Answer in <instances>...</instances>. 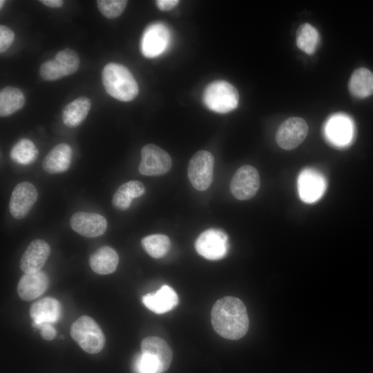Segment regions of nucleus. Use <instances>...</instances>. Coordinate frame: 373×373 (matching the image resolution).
Here are the masks:
<instances>
[{
    "label": "nucleus",
    "instance_id": "29",
    "mask_svg": "<svg viewBox=\"0 0 373 373\" xmlns=\"http://www.w3.org/2000/svg\"><path fill=\"white\" fill-rule=\"evenodd\" d=\"M54 59L64 76L70 75L76 72L79 66V56L76 52L69 48L57 52Z\"/></svg>",
    "mask_w": 373,
    "mask_h": 373
},
{
    "label": "nucleus",
    "instance_id": "31",
    "mask_svg": "<svg viewBox=\"0 0 373 373\" xmlns=\"http://www.w3.org/2000/svg\"><path fill=\"white\" fill-rule=\"evenodd\" d=\"M127 3L128 1L124 0H98L97 1L100 12L108 19L120 16L124 11Z\"/></svg>",
    "mask_w": 373,
    "mask_h": 373
},
{
    "label": "nucleus",
    "instance_id": "37",
    "mask_svg": "<svg viewBox=\"0 0 373 373\" xmlns=\"http://www.w3.org/2000/svg\"><path fill=\"white\" fill-rule=\"evenodd\" d=\"M4 3H5L4 0H1L0 1V8H2V6L4 4Z\"/></svg>",
    "mask_w": 373,
    "mask_h": 373
},
{
    "label": "nucleus",
    "instance_id": "1",
    "mask_svg": "<svg viewBox=\"0 0 373 373\" xmlns=\"http://www.w3.org/2000/svg\"><path fill=\"white\" fill-rule=\"evenodd\" d=\"M211 318L214 330L227 339H240L249 329L247 309L236 297L226 296L217 300L212 307Z\"/></svg>",
    "mask_w": 373,
    "mask_h": 373
},
{
    "label": "nucleus",
    "instance_id": "5",
    "mask_svg": "<svg viewBox=\"0 0 373 373\" xmlns=\"http://www.w3.org/2000/svg\"><path fill=\"white\" fill-rule=\"evenodd\" d=\"M214 158L207 151H199L191 158L188 166V178L192 186L198 191L207 190L213 178Z\"/></svg>",
    "mask_w": 373,
    "mask_h": 373
},
{
    "label": "nucleus",
    "instance_id": "11",
    "mask_svg": "<svg viewBox=\"0 0 373 373\" xmlns=\"http://www.w3.org/2000/svg\"><path fill=\"white\" fill-rule=\"evenodd\" d=\"M308 126L301 117H293L285 120L278 127L276 140L278 146L285 150L298 146L305 139Z\"/></svg>",
    "mask_w": 373,
    "mask_h": 373
},
{
    "label": "nucleus",
    "instance_id": "13",
    "mask_svg": "<svg viewBox=\"0 0 373 373\" xmlns=\"http://www.w3.org/2000/svg\"><path fill=\"white\" fill-rule=\"evenodd\" d=\"M71 228L77 233L88 238L103 235L107 228L106 218L95 213L78 211L70 219Z\"/></svg>",
    "mask_w": 373,
    "mask_h": 373
},
{
    "label": "nucleus",
    "instance_id": "25",
    "mask_svg": "<svg viewBox=\"0 0 373 373\" xmlns=\"http://www.w3.org/2000/svg\"><path fill=\"white\" fill-rule=\"evenodd\" d=\"M142 352L155 356L163 364L166 370L170 367L173 354L167 343L157 336H149L141 343Z\"/></svg>",
    "mask_w": 373,
    "mask_h": 373
},
{
    "label": "nucleus",
    "instance_id": "12",
    "mask_svg": "<svg viewBox=\"0 0 373 373\" xmlns=\"http://www.w3.org/2000/svg\"><path fill=\"white\" fill-rule=\"evenodd\" d=\"M35 186L28 182L19 183L13 189L9 203V210L16 219L26 217L37 200Z\"/></svg>",
    "mask_w": 373,
    "mask_h": 373
},
{
    "label": "nucleus",
    "instance_id": "9",
    "mask_svg": "<svg viewBox=\"0 0 373 373\" xmlns=\"http://www.w3.org/2000/svg\"><path fill=\"white\" fill-rule=\"evenodd\" d=\"M260 184L256 169L251 165H243L236 171L231 180V193L238 200H249L256 194Z\"/></svg>",
    "mask_w": 373,
    "mask_h": 373
},
{
    "label": "nucleus",
    "instance_id": "27",
    "mask_svg": "<svg viewBox=\"0 0 373 373\" xmlns=\"http://www.w3.org/2000/svg\"><path fill=\"white\" fill-rule=\"evenodd\" d=\"M38 153V150L34 143L28 139L23 138L12 146L10 156L15 162L21 165H28L37 159Z\"/></svg>",
    "mask_w": 373,
    "mask_h": 373
},
{
    "label": "nucleus",
    "instance_id": "36",
    "mask_svg": "<svg viewBox=\"0 0 373 373\" xmlns=\"http://www.w3.org/2000/svg\"><path fill=\"white\" fill-rule=\"evenodd\" d=\"M40 2L46 6L57 8L61 7L64 3L61 0H41Z\"/></svg>",
    "mask_w": 373,
    "mask_h": 373
},
{
    "label": "nucleus",
    "instance_id": "10",
    "mask_svg": "<svg viewBox=\"0 0 373 373\" xmlns=\"http://www.w3.org/2000/svg\"><path fill=\"white\" fill-rule=\"evenodd\" d=\"M324 131L326 138L330 143L337 146H346L354 138L353 120L343 113L332 115L327 120Z\"/></svg>",
    "mask_w": 373,
    "mask_h": 373
},
{
    "label": "nucleus",
    "instance_id": "16",
    "mask_svg": "<svg viewBox=\"0 0 373 373\" xmlns=\"http://www.w3.org/2000/svg\"><path fill=\"white\" fill-rule=\"evenodd\" d=\"M142 303L153 312L162 314L173 309L178 303L175 291L169 285H162L160 289L142 296Z\"/></svg>",
    "mask_w": 373,
    "mask_h": 373
},
{
    "label": "nucleus",
    "instance_id": "19",
    "mask_svg": "<svg viewBox=\"0 0 373 373\" xmlns=\"http://www.w3.org/2000/svg\"><path fill=\"white\" fill-rule=\"evenodd\" d=\"M60 315V303L57 299L51 297L44 298L37 301L30 308V316L33 320V327L44 323H55Z\"/></svg>",
    "mask_w": 373,
    "mask_h": 373
},
{
    "label": "nucleus",
    "instance_id": "23",
    "mask_svg": "<svg viewBox=\"0 0 373 373\" xmlns=\"http://www.w3.org/2000/svg\"><path fill=\"white\" fill-rule=\"evenodd\" d=\"M348 88L351 95L363 99L373 94V73L365 68H360L352 74Z\"/></svg>",
    "mask_w": 373,
    "mask_h": 373
},
{
    "label": "nucleus",
    "instance_id": "8",
    "mask_svg": "<svg viewBox=\"0 0 373 373\" xmlns=\"http://www.w3.org/2000/svg\"><path fill=\"white\" fill-rule=\"evenodd\" d=\"M172 160L169 153L153 144L144 146L141 150L139 172L148 176H157L166 173L171 169Z\"/></svg>",
    "mask_w": 373,
    "mask_h": 373
},
{
    "label": "nucleus",
    "instance_id": "30",
    "mask_svg": "<svg viewBox=\"0 0 373 373\" xmlns=\"http://www.w3.org/2000/svg\"><path fill=\"white\" fill-rule=\"evenodd\" d=\"M137 373H162L166 370L154 355L142 352L135 361Z\"/></svg>",
    "mask_w": 373,
    "mask_h": 373
},
{
    "label": "nucleus",
    "instance_id": "3",
    "mask_svg": "<svg viewBox=\"0 0 373 373\" xmlns=\"http://www.w3.org/2000/svg\"><path fill=\"white\" fill-rule=\"evenodd\" d=\"M70 336L86 352L97 354L104 347V334L95 321L88 316H82L73 323Z\"/></svg>",
    "mask_w": 373,
    "mask_h": 373
},
{
    "label": "nucleus",
    "instance_id": "34",
    "mask_svg": "<svg viewBox=\"0 0 373 373\" xmlns=\"http://www.w3.org/2000/svg\"><path fill=\"white\" fill-rule=\"evenodd\" d=\"M40 329L42 338L46 341H51L56 336V330L52 323H44L35 326Z\"/></svg>",
    "mask_w": 373,
    "mask_h": 373
},
{
    "label": "nucleus",
    "instance_id": "33",
    "mask_svg": "<svg viewBox=\"0 0 373 373\" xmlns=\"http://www.w3.org/2000/svg\"><path fill=\"white\" fill-rule=\"evenodd\" d=\"M15 39L13 31L8 27L0 26V52H3L7 50L12 44Z\"/></svg>",
    "mask_w": 373,
    "mask_h": 373
},
{
    "label": "nucleus",
    "instance_id": "4",
    "mask_svg": "<svg viewBox=\"0 0 373 373\" xmlns=\"http://www.w3.org/2000/svg\"><path fill=\"white\" fill-rule=\"evenodd\" d=\"M202 100L210 110L226 113L235 109L239 102L237 89L230 83L217 80L208 84L204 90Z\"/></svg>",
    "mask_w": 373,
    "mask_h": 373
},
{
    "label": "nucleus",
    "instance_id": "24",
    "mask_svg": "<svg viewBox=\"0 0 373 373\" xmlns=\"http://www.w3.org/2000/svg\"><path fill=\"white\" fill-rule=\"evenodd\" d=\"M22 91L15 87L6 86L0 91V115L9 116L20 110L25 104Z\"/></svg>",
    "mask_w": 373,
    "mask_h": 373
},
{
    "label": "nucleus",
    "instance_id": "26",
    "mask_svg": "<svg viewBox=\"0 0 373 373\" xmlns=\"http://www.w3.org/2000/svg\"><path fill=\"white\" fill-rule=\"evenodd\" d=\"M319 40L318 30L309 23H305L300 25L296 31V45L300 50L307 55L315 52Z\"/></svg>",
    "mask_w": 373,
    "mask_h": 373
},
{
    "label": "nucleus",
    "instance_id": "28",
    "mask_svg": "<svg viewBox=\"0 0 373 373\" xmlns=\"http://www.w3.org/2000/svg\"><path fill=\"white\" fill-rule=\"evenodd\" d=\"M141 244L146 252L154 258L164 257L169 251L171 241L164 234H152L142 239Z\"/></svg>",
    "mask_w": 373,
    "mask_h": 373
},
{
    "label": "nucleus",
    "instance_id": "21",
    "mask_svg": "<svg viewBox=\"0 0 373 373\" xmlns=\"http://www.w3.org/2000/svg\"><path fill=\"white\" fill-rule=\"evenodd\" d=\"M145 192L144 185L140 181L131 180L122 184L112 198L113 206L117 210L126 211L134 198L142 196Z\"/></svg>",
    "mask_w": 373,
    "mask_h": 373
},
{
    "label": "nucleus",
    "instance_id": "7",
    "mask_svg": "<svg viewBox=\"0 0 373 373\" xmlns=\"http://www.w3.org/2000/svg\"><path fill=\"white\" fill-rule=\"evenodd\" d=\"M171 33L168 27L160 22L153 23L144 30L140 41L142 54L154 58L162 54L169 47Z\"/></svg>",
    "mask_w": 373,
    "mask_h": 373
},
{
    "label": "nucleus",
    "instance_id": "17",
    "mask_svg": "<svg viewBox=\"0 0 373 373\" xmlns=\"http://www.w3.org/2000/svg\"><path fill=\"white\" fill-rule=\"evenodd\" d=\"M48 286V278L45 272L25 274L17 285L19 298L26 301L32 300L43 294Z\"/></svg>",
    "mask_w": 373,
    "mask_h": 373
},
{
    "label": "nucleus",
    "instance_id": "2",
    "mask_svg": "<svg viewBox=\"0 0 373 373\" xmlns=\"http://www.w3.org/2000/svg\"><path fill=\"white\" fill-rule=\"evenodd\" d=\"M102 79L107 93L117 100L130 102L139 93L137 83L132 73L120 64H107L102 70Z\"/></svg>",
    "mask_w": 373,
    "mask_h": 373
},
{
    "label": "nucleus",
    "instance_id": "14",
    "mask_svg": "<svg viewBox=\"0 0 373 373\" xmlns=\"http://www.w3.org/2000/svg\"><path fill=\"white\" fill-rule=\"evenodd\" d=\"M326 183L323 176L318 171L306 169L299 175L298 189L300 198L307 203L317 201L324 193Z\"/></svg>",
    "mask_w": 373,
    "mask_h": 373
},
{
    "label": "nucleus",
    "instance_id": "22",
    "mask_svg": "<svg viewBox=\"0 0 373 373\" xmlns=\"http://www.w3.org/2000/svg\"><path fill=\"white\" fill-rule=\"evenodd\" d=\"M90 107L91 102L86 97H79L68 103L62 111L64 124L70 128L78 126L87 117Z\"/></svg>",
    "mask_w": 373,
    "mask_h": 373
},
{
    "label": "nucleus",
    "instance_id": "18",
    "mask_svg": "<svg viewBox=\"0 0 373 373\" xmlns=\"http://www.w3.org/2000/svg\"><path fill=\"white\" fill-rule=\"evenodd\" d=\"M72 158V149L66 143L54 146L45 156L42 167L51 174L63 173L68 169Z\"/></svg>",
    "mask_w": 373,
    "mask_h": 373
},
{
    "label": "nucleus",
    "instance_id": "20",
    "mask_svg": "<svg viewBox=\"0 0 373 373\" xmlns=\"http://www.w3.org/2000/svg\"><path fill=\"white\" fill-rule=\"evenodd\" d=\"M119 257L117 252L108 246L97 249L89 258L91 269L100 275L113 273L118 265Z\"/></svg>",
    "mask_w": 373,
    "mask_h": 373
},
{
    "label": "nucleus",
    "instance_id": "35",
    "mask_svg": "<svg viewBox=\"0 0 373 373\" xmlns=\"http://www.w3.org/2000/svg\"><path fill=\"white\" fill-rule=\"evenodd\" d=\"M179 2L178 0H157L156 5L160 10L169 11L176 6Z\"/></svg>",
    "mask_w": 373,
    "mask_h": 373
},
{
    "label": "nucleus",
    "instance_id": "15",
    "mask_svg": "<svg viewBox=\"0 0 373 373\" xmlns=\"http://www.w3.org/2000/svg\"><path fill=\"white\" fill-rule=\"evenodd\" d=\"M50 254L47 242L41 239L32 240L27 247L20 260V268L25 274L41 271Z\"/></svg>",
    "mask_w": 373,
    "mask_h": 373
},
{
    "label": "nucleus",
    "instance_id": "32",
    "mask_svg": "<svg viewBox=\"0 0 373 373\" xmlns=\"http://www.w3.org/2000/svg\"><path fill=\"white\" fill-rule=\"evenodd\" d=\"M39 73L43 79L48 81H54L65 77L54 59L44 62L40 66Z\"/></svg>",
    "mask_w": 373,
    "mask_h": 373
},
{
    "label": "nucleus",
    "instance_id": "6",
    "mask_svg": "<svg viewBox=\"0 0 373 373\" xmlns=\"http://www.w3.org/2000/svg\"><path fill=\"white\" fill-rule=\"evenodd\" d=\"M195 247L202 257L211 260H220L228 252V236L221 229H209L196 239Z\"/></svg>",
    "mask_w": 373,
    "mask_h": 373
}]
</instances>
